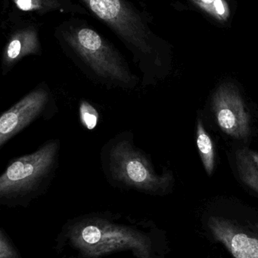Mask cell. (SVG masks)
Masks as SVG:
<instances>
[{
  "instance_id": "1",
  "label": "cell",
  "mask_w": 258,
  "mask_h": 258,
  "mask_svg": "<svg viewBox=\"0 0 258 258\" xmlns=\"http://www.w3.org/2000/svg\"><path fill=\"white\" fill-rule=\"evenodd\" d=\"M100 162L105 178L115 187L159 194L174 180L168 170L158 173L149 155L135 144L130 131L117 134L102 146Z\"/></svg>"
},
{
  "instance_id": "2",
  "label": "cell",
  "mask_w": 258,
  "mask_h": 258,
  "mask_svg": "<svg viewBox=\"0 0 258 258\" xmlns=\"http://www.w3.org/2000/svg\"><path fill=\"white\" fill-rule=\"evenodd\" d=\"M61 147L60 140L50 139L36 151L11 159L0 176V197H24L46 189L56 177Z\"/></svg>"
},
{
  "instance_id": "3",
  "label": "cell",
  "mask_w": 258,
  "mask_h": 258,
  "mask_svg": "<svg viewBox=\"0 0 258 258\" xmlns=\"http://www.w3.org/2000/svg\"><path fill=\"white\" fill-rule=\"evenodd\" d=\"M79 67L89 80L107 87L131 90L139 78L116 52L103 43L93 30L83 29L77 34L75 48Z\"/></svg>"
},
{
  "instance_id": "4",
  "label": "cell",
  "mask_w": 258,
  "mask_h": 258,
  "mask_svg": "<svg viewBox=\"0 0 258 258\" xmlns=\"http://www.w3.org/2000/svg\"><path fill=\"white\" fill-rule=\"evenodd\" d=\"M58 112L54 94L42 82L0 116V149L35 121L48 120Z\"/></svg>"
},
{
  "instance_id": "5",
  "label": "cell",
  "mask_w": 258,
  "mask_h": 258,
  "mask_svg": "<svg viewBox=\"0 0 258 258\" xmlns=\"http://www.w3.org/2000/svg\"><path fill=\"white\" fill-rule=\"evenodd\" d=\"M212 108L220 128L237 139L250 134V117L238 89L231 83H224L215 92Z\"/></svg>"
},
{
  "instance_id": "6",
  "label": "cell",
  "mask_w": 258,
  "mask_h": 258,
  "mask_svg": "<svg viewBox=\"0 0 258 258\" xmlns=\"http://www.w3.org/2000/svg\"><path fill=\"white\" fill-rule=\"evenodd\" d=\"M215 239L234 258H258V223L241 224L231 220L211 217L208 222Z\"/></svg>"
},
{
  "instance_id": "7",
  "label": "cell",
  "mask_w": 258,
  "mask_h": 258,
  "mask_svg": "<svg viewBox=\"0 0 258 258\" xmlns=\"http://www.w3.org/2000/svg\"><path fill=\"white\" fill-rule=\"evenodd\" d=\"M188 10L195 12L219 28H229L236 15V0H183Z\"/></svg>"
},
{
  "instance_id": "8",
  "label": "cell",
  "mask_w": 258,
  "mask_h": 258,
  "mask_svg": "<svg viewBox=\"0 0 258 258\" xmlns=\"http://www.w3.org/2000/svg\"><path fill=\"white\" fill-rule=\"evenodd\" d=\"M236 164L241 180L258 192V153L249 149H238Z\"/></svg>"
},
{
  "instance_id": "9",
  "label": "cell",
  "mask_w": 258,
  "mask_h": 258,
  "mask_svg": "<svg viewBox=\"0 0 258 258\" xmlns=\"http://www.w3.org/2000/svg\"><path fill=\"white\" fill-rule=\"evenodd\" d=\"M196 144L201 162L208 175L213 173L215 165V149L213 141L209 135L201 119L197 122Z\"/></svg>"
},
{
  "instance_id": "10",
  "label": "cell",
  "mask_w": 258,
  "mask_h": 258,
  "mask_svg": "<svg viewBox=\"0 0 258 258\" xmlns=\"http://www.w3.org/2000/svg\"><path fill=\"white\" fill-rule=\"evenodd\" d=\"M92 11L103 19H112L118 15L121 4L119 0H90Z\"/></svg>"
},
{
  "instance_id": "11",
  "label": "cell",
  "mask_w": 258,
  "mask_h": 258,
  "mask_svg": "<svg viewBox=\"0 0 258 258\" xmlns=\"http://www.w3.org/2000/svg\"><path fill=\"white\" fill-rule=\"evenodd\" d=\"M79 113L82 124L88 130H93L98 122V113L96 109L88 101L82 100L79 106Z\"/></svg>"
},
{
  "instance_id": "12",
  "label": "cell",
  "mask_w": 258,
  "mask_h": 258,
  "mask_svg": "<svg viewBox=\"0 0 258 258\" xmlns=\"http://www.w3.org/2000/svg\"><path fill=\"white\" fill-rule=\"evenodd\" d=\"M82 236L85 242L87 243L95 244L101 239V233L98 227L89 226L83 230Z\"/></svg>"
},
{
  "instance_id": "13",
  "label": "cell",
  "mask_w": 258,
  "mask_h": 258,
  "mask_svg": "<svg viewBox=\"0 0 258 258\" xmlns=\"http://www.w3.org/2000/svg\"><path fill=\"white\" fill-rule=\"evenodd\" d=\"M17 5L24 11L30 10L32 8L31 0H16Z\"/></svg>"
}]
</instances>
